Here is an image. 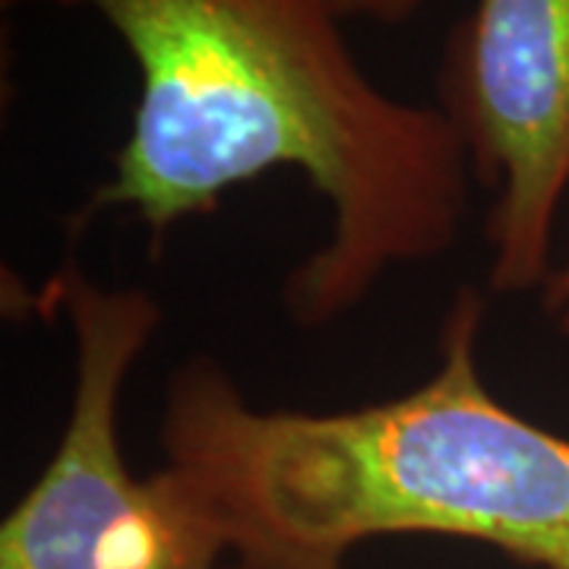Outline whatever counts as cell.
I'll return each instance as SVG.
<instances>
[{
	"instance_id": "1",
	"label": "cell",
	"mask_w": 569,
	"mask_h": 569,
	"mask_svg": "<svg viewBox=\"0 0 569 569\" xmlns=\"http://www.w3.org/2000/svg\"><path fill=\"white\" fill-rule=\"evenodd\" d=\"M96 10L140 70L130 133L77 224L130 212L152 253L228 190L298 168L329 238L282 284L305 329L336 323L389 269L459 241L471 171L437 104L387 96L329 0H0Z\"/></svg>"
},
{
	"instance_id": "2",
	"label": "cell",
	"mask_w": 569,
	"mask_h": 569,
	"mask_svg": "<svg viewBox=\"0 0 569 569\" xmlns=\"http://www.w3.org/2000/svg\"><path fill=\"white\" fill-rule=\"evenodd\" d=\"M485 313L462 284L425 383L339 411L250 406L203 355L171 373L159 443L219 509L238 569H348L358 545L399 535L569 569V437L490 392Z\"/></svg>"
},
{
	"instance_id": "3",
	"label": "cell",
	"mask_w": 569,
	"mask_h": 569,
	"mask_svg": "<svg viewBox=\"0 0 569 569\" xmlns=\"http://www.w3.org/2000/svg\"><path fill=\"white\" fill-rule=\"evenodd\" d=\"M36 305L70 320L77 383L48 466L0 522V569H219L231 545L206 490L171 462L133 478L121 447L127 373L162 305L142 288L96 284L73 257Z\"/></svg>"
},
{
	"instance_id": "4",
	"label": "cell",
	"mask_w": 569,
	"mask_h": 569,
	"mask_svg": "<svg viewBox=\"0 0 569 569\" xmlns=\"http://www.w3.org/2000/svg\"><path fill=\"white\" fill-rule=\"evenodd\" d=\"M437 92L471 181L493 193L490 291L545 288L569 190V0H475L449 32Z\"/></svg>"
},
{
	"instance_id": "5",
	"label": "cell",
	"mask_w": 569,
	"mask_h": 569,
	"mask_svg": "<svg viewBox=\"0 0 569 569\" xmlns=\"http://www.w3.org/2000/svg\"><path fill=\"white\" fill-rule=\"evenodd\" d=\"M342 20H373L380 26H402L408 22L427 0H329Z\"/></svg>"
},
{
	"instance_id": "6",
	"label": "cell",
	"mask_w": 569,
	"mask_h": 569,
	"mask_svg": "<svg viewBox=\"0 0 569 569\" xmlns=\"http://www.w3.org/2000/svg\"><path fill=\"white\" fill-rule=\"evenodd\" d=\"M541 307L550 323L557 326V332L569 339V257L567 263L553 266L550 279L541 288Z\"/></svg>"
}]
</instances>
